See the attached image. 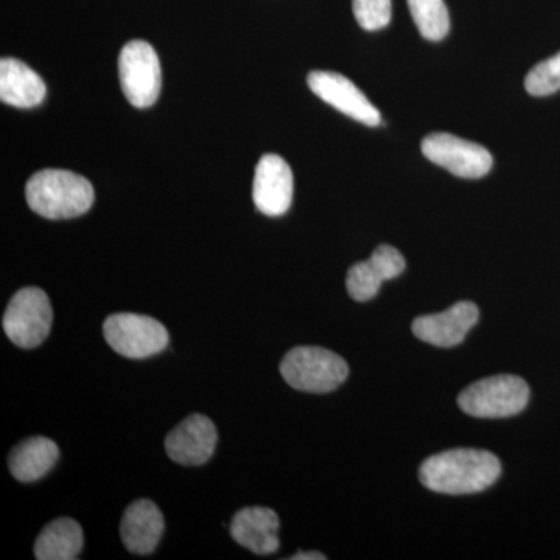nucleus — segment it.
<instances>
[{"mask_svg": "<svg viewBox=\"0 0 560 560\" xmlns=\"http://www.w3.org/2000/svg\"><path fill=\"white\" fill-rule=\"evenodd\" d=\"M525 88L534 97H547L560 91V51L530 70Z\"/></svg>", "mask_w": 560, "mask_h": 560, "instance_id": "20", "label": "nucleus"}, {"mask_svg": "<svg viewBox=\"0 0 560 560\" xmlns=\"http://www.w3.org/2000/svg\"><path fill=\"white\" fill-rule=\"evenodd\" d=\"M326 556L320 552H298V555L291 556L290 560H324Z\"/></svg>", "mask_w": 560, "mask_h": 560, "instance_id": "22", "label": "nucleus"}, {"mask_svg": "<svg viewBox=\"0 0 560 560\" xmlns=\"http://www.w3.org/2000/svg\"><path fill=\"white\" fill-rule=\"evenodd\" d=\"M278 514L270 508H243L231 523L232 539L254 555L267 556L279 550Z\"/></svg>", "mask_w": 560, "mask_h": 560, "instance_id": "14", "label": "nucleus"}, {"mask_svg": "<svg viewBox=\"0 0 560 560\" xmlns=\"http://www.w3.org/2000/svg\"><path fill=\"white\" fill-rule=\"evenodd\" d=\"M219 433L215 423L202 415H191L168 433L165 451L183 466H201L212 458Z\"/></svg>", "mask_w": 560, "mask_h": 560, "instance_id": "11", "label": "nucleus"}, {"mask_svg": "<svg viewBox=\"0 0 560 560\" xmlns=\"http://www.w3.org/2000/svg\"><path fill=\"white\" fill-rule=\"evenodd\" d=\"M280 374L291 388L304 393L326 394L340 388L348 378L349 366L331 350L316 346H300L283 357Z\"/></svg>", "mask_w": 560, "mask_h": 560, "instance_id": "3", "label": "nucleus"}, {"mask_svg": "<svg viewBox=\"0 0 560 560\" xmlns=\"http://www.w3.org/2000/svg\"><path fill=\"white\" fill-rule=\"evenodd\" d=\"M412 21L423 38L441 40L451 31V16L444 0H408Z\"/></svg>", "mask_w": 560, "mask_h": 560, "instance_id": "19", "label": "nucleus"}, {"mask_svg": "<svg viewBox=\"0 0 560 560\" xmlns=\"http://www.w3.org/2000/svg\"><path fill=\"white\" fill-rule=\"evenodd\" d=\"M83 529L79 522L62 517L50 522L36 539L35 558L38 560L79 559L83 550Z\"/></svg>", "mask_w": 560, "mask_h": 560, "instance_id": "18", "label": "nucleus"}, {"mask_svg": "<svg viewBox=\"0 0 560 560\" xmlns=\"http://www.w3.org/2000/svg\"><path fill=\"white\" fill-rule=\"evenodd\" d=\"M103 335L110 348L127 359L142 360L167 349L168 330L160 320L136 313H116L103 324Z\"/></svg>", "mask_w": 560, "mask_h": 560, "instance_id": "5", "label": "nucleus"}, {"mask_svg": "<svg viewBox=\"0 0 560 560\" xmlns=\"http://www.w3.org/2000/svg\"><path fill=\"white\" fill-rule=\"evenodd\" d=\"M294 179L290 165L278 154H265L254 173L253 200L264 215L280 217L293 201Z\"/></svg>", "mask_w": 560, "mask_h": 560, "instance_id": "10", "label": "nucleus"}, {"mask_svg": "<svg viewBox=\"0 0 560 560\" xmlns=\"http://www.w3.org/2000/svg\"><path fill=\"white\" fill-rule=\"evenodd\" d=\"M28 208L47 220H69L84 215L95 200L94 187L84 176L69 171L35 173L25 187Z\"/></svg>", "mask_w": 560, "mask_h": 560, "instance_id": "2", "label": "nucleus"}, {"mask_svg": "<svg viewBox=\"0 0 560 560\" xmlns=\"http://www.w3.org/2000/svg\"><path fill=\"white\" fill-rule=\"evenodd\" d=\"M164 534V515L150 500H138L125 511L120 523V536L128 551L151 555Z\"/></svg>", "mask_w": 560, "mask_h": 560, "instance_id": "15", "label": "nucleus"}, {"mask_svg": "<svg viewBox=\"0 0 560 560\" xmlns=\"http://www.w3.org/2000/svg\"><path fill=\"white\" fill-rule=\"evenodd\" d=\"M405 268L407 261L399 249L389 245L378 246L370 260L360 261L350 268L346 279L350 298L359 302L371 301L377 296L385 280L399 278Z\"/></svg>", "mask_w": 560, "mask_h": 560, "instance_id": "13", "label": "nucleus"}, {"mask_svg": "<svg viewBox=\"0 0 560 560\" xmlns=\"http://www.w3.org/2000/svg\"><path fill=\"white\" fill-rule=\"evenodd\" d=\"M423 156L459 178L478 179L492 168V154L470 140L447 132H434L422 140Z\"/></svg>", "mask_w": 560, "mask_h": 560, "instance_id": "8", "label": "nucleus"}, {"mask_svg": "<svg viewBox=\"0 0 560 560\" xmlns=\"http://www.w3.org/2000/svg\"><path fill=\"white\" fill-rule=\"evenodd\" d=\"M60 458V448L49 438L35 436L20 442L10 453L11 475L21 482L46 477Z\"/></svg>", "mask_w": 560, "mask_h": 560, "instance_id": "17", "label": "nucleus"}, {"mask_svg": "<svg viewBox=\"0 0 560 560\" xmlns=\"http://www.w3.org/2000/svg\"><path fill=\"white\" fill-rule=\"evenodd\" d=\"M501 474L493 453L477 448H455L431 456L419 470L427 489L447 495H467L490 488Z\"/></svg>", "mask_w": 560, "mask_h": 560, "instance_id": "1", "label": "nucleus"}, {"mask_svg": "<svg viewBox=\"0 0 560 560\" xmlns=\"http://www.w3.org/2000/svg\"><path fill=\"white\" fill-rule=\"evenodd\" d=\"M529 400L526 382L515 375H495L475 382L458 397L460 410L474 418H511L525 410Z\"/></svg>", "mask_w": 560, "mask_h": 560, "instance_id": "4", "label": "nucleus"}, {"mask_svg": "<svg viewBox=\"0 0 560 560\" xmlns=\"http://www.w3.org/2000/svg\"><path fill=\"white\" fill-rule=\"evenodd\" d=\"M478 319H480V311L477 305L474 302L463 301L452 305L448 311L419 316L412 323V331L419 340L429 345L438 348H453L464 341Z\"/></svg>", "mask_w": 560, "mask_h": 560, "instance_id": "12", "label": "nucleus"}, {"mask_svg": "<svg viewBox=\"0 0 560 560\" xmlns=\"http://www.w3.org/2000/svg\"><path fill=\"white\" fill-rule=\"evenodd\" d=\"M51 320L54 312L46 291L27 287L11 298L2 324L18 348L33 349L49 337Z\"/></svg>", "mask_w": 560, "mask_h": 560, "instance_id": "7", "label": "nucleus"}, {"mask_svg": "<svg viewBox=\"0 0 560 560\" xmlns=\"http://www.w3.org/2000/svg\"><path fill=\"white\" fill-rule=\"evenodd\" d=\"M307 83L313 94L318 95L320 101L334 106L350 119L368 127H378L382 124V114L348 77L315 70L308 73Z\"/></svg>", "mask_w": 560, "mask_h": 560, "instance_id": "9", "label": "nucleus"}, {"mask_svg": "<svg viewBox=\"0 0 560 560\" xmlns=\"http://www.w3.org/2000/svg\"><path fill=\"white\" fill-rule=\"evenodd\" d=\"M47 90L43 79L25 62L16 58L0 61V101L21 109L39 106Z\"/></svg>", "mask_w": 560, "mask_h": 560, "instance_id": "16", "label": "nucleus"}, {"mask_svg": "<svg viewBox=\"0 0 560 560\" xmlns=\"http://www.w3.org/2000/svg\"><path fill=\"white\" fill-rule=\"evenodd\" d=\"M119 79L125 97L136 108H150L160 98L161 62L147 40L125 44L119 57Z\"/></svg>", "mask_w": 560, "mask_h": 560, "instance_id": "6", "label": "nucleus"}, {"mask_svg": "<svg viewBox=\"0 0 560 560\" xmlns=\"http://www.w3.org/2000/svg\"><path fill=\"white\" fill-rule=\"evenodd\" d=\"M353 16L368 32L382 31L393 18L390 0H352Z\"/></svg>", "mask_w": 560, "mask_h": 560, "instance_id": "21", "label": "nucleus"}]
</instances>
